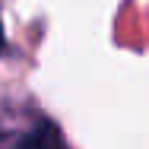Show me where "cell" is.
I'll return each instance as SVG.
<instances>
[{"mask_svg":"<svg viewBox=\"0 0 149 149\" xmlns=\"http://www.w3.org/2000/svg\"><path fill=\"white\" fill-rule=\"evenodd\" d=\"M6 149H67V143L60 140V133L51 127V124H41V127H35L29 133L16 136Z\"/></svg>","mask_w":149,"mask_h":149,"instance_id":"1","label":"cell"},{"mask_svg":"<svg viewBox=\"0 0 149 149\" xmlns=\"http://www.w3.org/2000/svg\"><path fill=\"white\" fill-rule=\"evenodd\" d=\"M0 51H3V26H0Z\"/></svg>","mask_w":149,"mask_h":149,"instance_id":"2","label":"cell"}]
</instances>
